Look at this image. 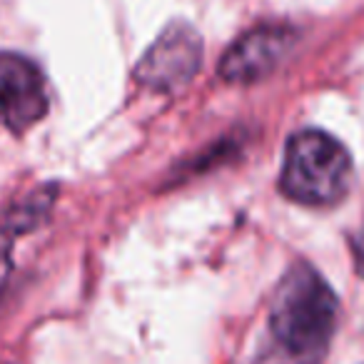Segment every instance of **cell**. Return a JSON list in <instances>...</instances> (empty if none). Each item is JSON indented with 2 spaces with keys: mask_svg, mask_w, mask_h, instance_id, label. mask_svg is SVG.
I'll list each match as a JSON object with an SVG mask.
<instances>
[{
  "mask_svg": "<svg viewBox=\"0 0 364 364\" xmlns=\"http://www.w3.org/2000/svg\"><path fill=\"white\" fill-rule=\"evenodd\" d=\"M55 195L58 190L53 185H46V188H38L33 193H28L16 205L3 210V215H0V230L13 240L38 230L46 223L48 213H50L53 203H55Z\"/></svg>",
  "mask_w": 364,
  "mask_h": 364,
  "instance_id": "6",
  "label": "cell"
},
{
  "mask_svg": "<svg viewBox=\"0 0 364 364\" xmlns=\"http://www.w3.org/2000/svg\"><path fill=\"white\" fill-rule=\"evenodd\" d=\"M339 302L307 262L287 269L269 304V334L282 364H317L337 327Z\"/></svg>",
  "mask_w": 364,
  "mask_h": 364,
  "instance_id": "1",
  "label": "cell"
},
{
  "mask_svg": "<svg viewBox=\"0 0 364 364\" xmlns=\"http://www.w3.org/2000/svg\"><path fill=\"white\" fill-rule=\"evenodd\" d=\"M13 242H16V240L8 237V235L0 230V294H3V289H6V284H8V277H11V272H13V259H11Z\"/></svg>",
  "mask_w": 364,
  "mask_h": 364,
  "instance_id": "7",
  "label": "cell"
},
{
  "mask_svg": "<svg viewBox=\"0 0 364 364\" xmlns=\"http://www.w3.org/2000/svg\"><path fill=\"white\" fill-rule=\"evenodd\" d=\"M352 182V157L347 147L322 130H299L284 147L279 190L292 203L329 208L347 195Z\"/></svg>",
  "mask_w": 364,
  "mask_h": 364,
  "instance_id": "2",
  "label": "cell"
},
{
  "mask_svg": "<svg viewBox=\"0 0 364 364\" xmlns=\"http://www.w3.org/2000/svg\"><path fill=\"white\" fill-rule=\"evenodd\" d=\"M203 65V38L188 23H170L135 68L140 85L155 92L185 87Z\"/></svg>",
  "mask_w": 364,
  "mask_h": 364,
  "instance_id": "3",
  "label": "cell"
},
{
  "mask_svg": "<svg viewBox=\"0 0 364 364\" xmlns=\"http://www.w3.org/2000/svg\"><path fill=\"white\" fill-rule=\"evenodd\" d=\"M294 43V31L287 26H257L240 36L220 60V77L228 82H257L282 63Z\"/></svg>",
  "mask_w": 364,
  "mask_h": 364,
  "instance_id": "5",
  "label": "cell"
},
{
  "mask_svg": "<svg viewBox=\"0 0 364 364\" xmlns=\"http://www.w3.org/2000/svg\"><path fill=\"white\" fill-rule=\"evenodd\" d=\"M48 112V90L41 68L18 53H0V125L23 132Z\"/></svg>",
  "mask_w": 364,
  "mask_h": 364,
  "instance_id": "4",
  "label": "cell"
},
{
  "mask_svg": "<svg viewBox=\"0 0 364 364\" xmlns=\"http://www.w3.org/2000/svg\"><path fill=\"white\" fill-rule=\"evenodd\" d=\"M349 250H352V257H354V269L364 279V220L352 232V237H349Z\"/></svg>",
  "mask_w": 364,
  "mask_h": 364,
  "instance_id": "8",
  "label": "cell"
}]
</instances>
